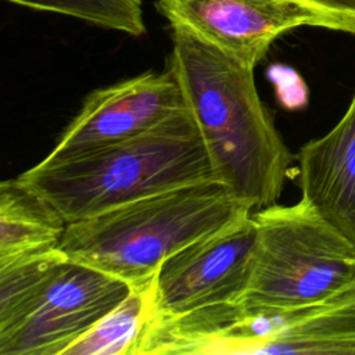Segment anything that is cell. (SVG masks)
<instances>
[{
  "mask_svg": "<svg viewBox=\"0 0 355 355\" xmlns=\"http://www.w3.org/2000/svg\"><path fill=\"white\" fill-rule=\"evenodd\" d=\"M269 354L355 355V286L320 305L290 311Z\"/></svg>",
  "mask_w": 355,
  "mask_h": 355,
  "instance_id": "obj_11",
  "label": "cell"
},
{
  "mask_svg": "<svg viewBox=\"0 0 355 355\" xmlns=\"http://www.w3.org/2000/svg\"><path fill=\"white\" fill-rule=\"evenodd\" d=\"M186 110L178 80L166 68L96 89L42 159L55 162L140 136Z\"/></svg>",
  "mask_w": 355,
  "mask_h": 355,
  "instance_id": "obj_7",
  "label": "cell"
},
{
  "mask_svg": "<svg viewBox=\"0 0 355 355\" xmlns=\"http://www.w3.org/2000/svg\"><path fill=\"white\" fill-rule=\"evenodd\" d=\"M257 237L244 306L298 311L355 286V248L304 198L252 211Z\"/></svg>",
  "mask_w": 355,
  "mask_h": 355,
  "instance_id": "obj_5",
  "label": "cell"
},
{
  "mask_svg": "<svg viewBox=\"0 0 355 355\" xmlns=\"http://www.w3.org/2000/svg\"><path fill=\"white\" fill-rule=\"evenodd\" d=\"M18 178L51 202L67 223L153 194L218 180L187 108L140 136L73 158L40 161Z\"/></svg>",
  "mask_w": 355,
  "mask_h": 355,
  "instance_id": "obj_2",
  "label": "cell"
},
{
  "mask_svg": "<svg viewBox=\"0 0 355 355\" xmlns=\"http://www.w3.org/2000/svg\"><path fill=\"white\" fill-rule=\"evenodd\" d=\"M150 291H135L69 345L64 355H135L148 315Z\"/></svg>",
  "mask_w": 355,
  "mask_h": 355,
  "instance_id": "obj_12",
  "label": "cell"
},
{
  "mask_svg": "<svg viewBox=\"0 0 355 355\" xmlns=\"http://www.w3.org/2000/svg\"><path fill=\"white\" fill-rule=\"evenodd\" d=\"M255 237L248 212L166 258L151 286L147 318L237 302L250 279Z\"/></svg>",
  "mask_w": 355,
  "mask_h": 355,
  "instance_id": "obj_6",
  "label": "cell"
},
{
  "mask_svg": "<svg viewBox=\"0 0 355 355\" xmlns=\"http://www.w3.org/2000/svg\"><path fill=\"white\" fill-rule=\"evenodd\" d=\"M166 68L218 180L252 211L276 204L294 157L261 101L255 68L180 26H172Z\"/></svg>",
  "mask_w": 355,
  "mask_h": 355,
  "instance_id": "obj_1",
  "label": "cell"
},
{
  "mask_svg": "<svg viewBox=\"0 0 355 355\" xmlns=\"http://www.w3.org/2000/svg\"><path fill=\"white\" fill-rule=\"evenodd\" d=\"M316 19V26L355 35V0H297Z\"/></svg>",
  "mask_w": 355,
  "mask_h": 355,
  "instance_id": "obj_14",
  "label": "cell"
},
{
  "mask_svg": "<svg viewBox=\"0 0 355 355\" xmlns=\"http://www.w3.org/2000/svg\"><path fill=\"white\" fill-rule=\"evenodd\" d=\"M130 287L58 248L0 266V355H64Z\"/></svg>",
  "mask_w": 355,
  "mask_h": 355,
  "instance_id": "obj_4",
  "label": "cell"
},
{
  "mask_svg": "<svg viewBox=\"0 0 355 355\" xmlns=\"http://www.w3.org/2000/svg\"><path fill=\"white\" fill-rule=\"evenodd\" d=\"M248 212L223 183L208 180L71 222L58 250L130 290L148 291L166 258Z\"/></svg>",
  "mask_w": 355,
  "mask_h": 355,
  "instance_id": "obj_3",
  "label": "cell"
},
{
  "mask_svg": "<svg viewBox=\"0 0 355 355\" xmlns=\"http://www.w3.org/2000/svg\"><path fill=\"white\" fill-rule=\"evenodd\" d=\"M301 198L355 248V93L341 119L298 153Z\"/></svg>",
  "mask_w": 355,
  "mask_h": 355,
  "instance_id": "obj_9",
  "label": "cell"
},
{
  "mask_svg": "<svg viewBox=\"0 0 355 355\" xmlns=\"http://www.w3.org/2000/svg\"><path fill=\"white\" fill-rule=\"evenodd\" d=\"M171 26H180L255 68L270 44L300 26H316L297 0H157Z\"/></svg>",
  "mask_w": 355,
  "mask_h": 355,
  "instance_id": "obj_8",
  "label": "cell"
},
{
  "mask_svg": "<svg viewBox=\"0 0 355 355\" xmlns=\"http://www.w3.org/2000/svg\"><path fill=\"white\" fill-rule=\"evenodd\" d=\"M67 220L19 178L0 183V266L58 248Z\"/></svg>",
  "mask_w": 355,
  "mask_h": 355,
  "instance_id": "obj_10",
  "label": "cell"
},
{
  "mask_svg": "<svg viewBox=\"0 0 355 355\" xmlns=\"http://www.w3.org/2000/svg\"><path fill=\"white\" fill-rule=\"evenodd\" d=\"M18 6L73 17L132 36L146 32L140 0H7Z\"/></svg>",
  "mask_w": 355,
  "mask_h": 355,
  "instance_id": "obj_13",
  "label": "cell"
}]
</instances>
